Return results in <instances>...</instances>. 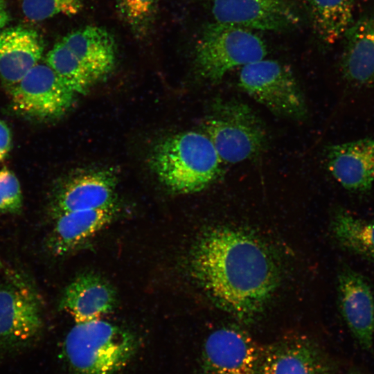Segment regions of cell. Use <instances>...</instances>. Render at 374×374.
I'll list each match as a JSON object with an SVG mask.
<instances>
[{
	"label": "cell",
	"mask_w": 374,
	"mask_h": 374,
	"mask_svg": "<svg viewBox=\"0 0 374 374\" xmlns=\"http://www.w3.org/2000/svg\"><path fill=\"white\" fill-rule=\"evenodd\" d=\"M204 130L224 163L255 158L267 145L261 120L248 105L238 100H218L204 121Z\"/></svg>",
	"instance_id": "277c9868"
},
{
	"label": "cell",
	"mask_w": 374,
	"mask_h": 374,
	"mask_svg": "<svg viewBox=\"0 0 374 374\" xmlns=\"http://www.w3.org/2000/svg\"><path fill=\"white\" fill-rule=\"evenodd\" d=\"M116 213L114 205L66 212L55 217L53 226L46 239V249L58 257L72 253L109 224Z\"/></svg>",
	"instance_id": "5bb4252c"
},
{
	"label": "cell",
	"mask_w": 374,
	"mask_h": 374,
	"mask_svg": "<svg viewBox=\"0 0 374 374\" xmlns=\"http://www.w3.org/2000/svg\"><path fill=\"white\" fill-rule=\"evenodd\" d=\"M332 361L313 339L290 334L260 346L258 374H335Z\"/></svg>",
	"instance_id": "9c48e42d"
},
{
	"label": "cell",
	"mask_w": 374,
	"mask_h": 374,
	"mask_svg": "<svg viewBox=\"0 0 374 374\" xmlns=\"http://www.w3.org/2000/svg\"><path fill=\"white\" fill-rule=\"evenodd\" d=\"M188 271L216 306L247 323L265 309L280 281L278 262L264 242L228 226L199 235L189 253Z\"/></svg>",
	"instance_id": "6da1fadb"
},
{
	"label": "cell",
	"mask_w": 374,
	"mask_h": 374,
	"mask_svg": "<svg viewBox=\"0 0 374 374\" xmlns=\"http://www.w3.org/2000/svg\"><path fill=\"white\" fill-rule=\"evenodd\" d=\"M61 41L97 81L114 70L117 46L114 35L106 28L87 26L69 33Z\"/></svg>",
	"instance_id": "d6986e66"
},
{
	"label": "cell",
	"mask_w": 374,
	"mask_h": 374,
	"mask_svg": "<svg viewBox=\"0 0 374 374\" xmlns=\"http://www.w3.org/2000/svg\"><path fill=\"white\" fill-rule=\"evenodd\" d=\"M22 208V194L15 175L8 168L0 170V211L19 213Z\"/></svg>",
	"instance_id": "d4e9b609"
},
{
	"label": "cell",
	"mask_w": 374,
	"mask_h": 374,
	"mask_svg": "<svg viewBox=\"0 0 374 374\" xmlns=\"http://www.w3.org/2000/svg\"><path fill=\"white\" fill-rule=\"evenodd\" d=\"M239 85L272 113L294 120L307 116L303 93L290 69L265 58L242 67Z\"/></svg>",
	"instance_id": "8992f818"
},
{
	"label": "cell",
	"mask_w": 374,
	"mask_h": 374,
	"mask_svg": "<svg viewBox=\"0 0 374 374\" xmlns=\"http://www.w3.org/2000/svg\"><path fill=\"white\" fill-rule=\"evenodd\" d=\"M339 311L350 333L362 349L373 352L374 293L366 278L347 264L337 275Z\"/></svg>",
	"instance_id": "8fae6325"
},
{
	"label": "cell",
	"mask_w": 374,
	"mask_h": 374,
	"mask_svg": "<svg viewBox=\"0 0 374 374\" xmlns=\"http://www.w3.org/2000/svg\"><path fill=\"white\" fill-rule=\"evenodd\" d=\"M137 347L132 332L100 319L75 323L66 336L63 353L72 374H114Z\"/></svg>",
	"instance_id": "3957f363"
},
{
	"label": "cell",
	"mask_w": 374,
	"mask_h": 374,
	"mask_svg": "<svg viewBox=\"0 0 374 374\" xmlns=\"http://www.w3.org/2000/svg\"><path fill=\"white\" fill-rule=\"evenodd\" d=\"M348 374H357V373H355L353 372V373H350Z\"/></svg>",
	"instance_id": "83f0119b"
},
{
	"label": "cell",
	"mask_w": 374,
	"mask_h": 374,
	"mask_svg": "<svg viewBox=\"0 0 374 374\" xmlns=\"http://www.w3.org/2000/svg\"><path fill=\"white\" fill-rule=\"evenodd\" d=\"M75 93L45 64H37L11 89L12 107L37 120H53L72 106Z\"/></svg>",
	"instance_id": "ba28073f"
},
{
	"label": "cell",
	"mask_w": 374,
	"mask_h": 374,
	"mask_svg": "<svg viewBox=\"0 0 374 374\" xmlns=\"http://www.w3.org/2000/svg\"><path fill=\"white\" fill-rule=\"evenodd\" d=\"M116 303L115 290L107 280L97 274L84 272L64 289L59 308L75 323H82L101 319L114 310Z\"/></svg>",
	"instance_id": "9a60e30c"
},
{
	"label": "cell",
	"mask_w": 374,
	"mask_h": 374,
	"mask_svg": "<svg viewBox=\"0 0 374 374\" xmlns=\"http://www.w3.org/2000/svg\"><path fill=\"white\" fill-rule=\"evenodd\" d=\"M260 346L244 330L222 327L206 338L202 355L204 374H258Z\"/></svg>",
	"instance_id": "30bf717a"
},
{
	"label": "cell",
	"mask_w": 374,
	"mask_h": 374,
	"mask_svg": "<svg viewBox=\"0 0 374 374\" xmlns=\"http://www.w3.org/2000/svg\"><path fill=\"white\" fill-rule=\"evenodd\" d=\"M342 38L340 66L344 79L355 87L371 85L374 83V12L354 21Z\"/></svg>",
	"instance_id": "e0dca14e"
},
{
	"label": "cell",
	"mask_w": 374,
	"mask_h": 374,
	"mask_svg": "<svg viewBox=\"0 0 374 374\" xmlns=\"http://www.w3.org/2000/svg\"><path fill=\"white\" fill-rule=\"evenodd\" d=\"M44 52L38 33L24 26H14L0 34V77L11 89L37 64Z\"/></svg>",
	"instance_id": "ac0fdd59"
},
{
	"label": "cell",
	"mask_w": 374,
	"mask_h": 374,
	"mask_svg": "<svg viewBox=\"0 0 374 374\" xmlns=\"http://www.w3.org/2000/svg\"><path fill=\"white\" fill-rule=\"evenodd\" d=\"M42 328V303L33 287L17 276L0 281V349L26 347Z\"/></svg>",
	"instance_id": "52a82bcc"
},
{
	"label": "cell",
	"mask_w": 374,
	"mask_h": 374,
	"mask_svg": "<svg viewBox=\"0 0 374 374\" xmlns=\"http://www.w3.org/2000/svg\"><path fill=\"white\" fill-rule=\"evenodd\" d=\"M116 186L114 175L105 170L89 172L73 177L55 195L52 204L53 216L116 205Z\"/></svg>",
	"instance_id": "2e32d148"
},
{
	"label": "cell",
	"mask_w": 374,
	"mask_h": 374,
	"mask_svg": "<svg viewBox=\"0 0 374 374\" xmlns=\"http://www.w3.org/2000/svg\"><path fill=\"white\" fill-rule=\"evenodd\" d=\"M45 63L75 94L86 93L98 82L62 41L48 52Z\"/></svg>",
	"instance_id": "7402d4cb"
},
{
	"label": "cell",
	"mask_w": 374,
	"mask_h": 374,
	"mask_svg": "<svg viewBox=\"0 0 374 374\" xmlns=\"http://www.w3.org/2000/svg\"><path fill=\"white\" fill-rule=\"evenodd\" d=\"M267 48L249 29L214 21L205 26L195 48V63L202 78L220 81L231 69L263 59Z\"/></svg>",
	"instance_id": "5b68a950"
},
{
	"label": "cell",
	"mask_w": 374,
	"mask_h": 374,
	"mask_svg": "<svg viewBox=\"0 0 374 374\" xmlns=\"http://www.w3.org/2000/svg\"><path fill=\"white\" fill-rule=\"evenodd\" d=\"M83 7V0H22L25 17L40 21L57 15H75Z\"/></svg>",
	"instance_id": "cb8c5ba5"
},
{
	"label": "cell",
	"mask_w": 374,
	"mask_h": 374,
	"mask_svg": "<svg viewBox=\"0 0 374 374\" xmlns=\"http://www.w3.org/2000/svg\"><path fill=\"white\" fill-rule=\"evenodd\" d=\"M313 29L326 44L343 37L354 22L355 0H306Z\"/></svg>",
	"instance_id": "44dd1931"
},
{
	"label": "cell",
	"mask_w": 374,
	"mask_h": 374,
	"mask_svg": "<svg viewBox=\"0 0 374 374\" xmlns=\"http://www.w3.org/2000/svg\"><path fill=\"white\" fill-rule=\"evenodd\" d=\"M150 166L159 180L179 194L199 192L220 175L222 163L208 136L187 131L166 137L157 143Z\"/></svg>",
	"instance_id": "7a4b0ae2"
},
{
	"label": "cell",
	"mask_w": 374,
	"mask_h": 374,
	"mask_svg": "<svg viewBox=\"0 0 374 374\" xmlns=\"http://www.w3.org/2000/svg\"><path fill=\"white\" fill-rule=\"evenodd\" d=\"M116 11L133 34L143 38L150 32L157 17L159 0H114Z\"/></svg>",
	"instance_id": "603a6c76"
},
{
	"label": "cell",
	"mask_w": 374,
	"mask_h": 374,
	"mask_svg": "<svg viewBox=\"0 0 374 374\" xmlns=\"http://www.w3.org/2000/svg\"><path fill=\"white\" fill-rule=\"evenodd\" d=\"M330 230L344 250L374 264V220L337 208L332 215Z\"/></svg>",
	"instance_id": "ffe728a7"
},
{
	"label": "cell",
	"mask_w": 374,
	"mask_h": 374,
	"mask_svg": "<svg viewBox=\"0 0 374 374\" xmlns=\"http://www.w3.org/2000/svg\"><path fill=\"white\" fill-rule=\"evenodd\" d=\"M215 21L246 28L280 31L299 21L290 0H212Z\"/></svg>",
	"instance_id": "7c38bea8"
},
{
	"label": "cell",
	"mask_w": 374,
	"mask_h": 374,
	"mask_svg": "<svg viewBox=\"0 0 374 374\" xmlns=\"http://www.w3.org/2000/svg\"><path fill=\"white\" fill-rule=\"evenodd\" d=\"M10 20V13L5 0H0V30Z\"/></svg>",
	"instance_id": "4316f807"
},
{
	"label": "cell",
	"mask_w": 374,
	"mask_h": 374,
	"mask_svg": "<svg viewBox=\"0 0 374 374\" xmlns=\"http://www.w3.org/2000/svg\"><path fill=\"white\" fill-rule=\"evenodd\" d=\"M327 167L345 189L368 192L374 183V140L364 138L330 145L326 150Z\"/></svg>",
	"instance_id": "4fadbf2b"
},
{
	"label": "cell",
	"mask_w": 374,
	"mask_h": 374,
	"mask_svg": "<svg viewBox=\"0 0 374 374\" xmlns=\"http://www.w3.org/2000/svg\"><path fill=\"white\" fill-rule=\"evenodd\" d=\"M12 145V135L8 125L0 120V161L8 154Z\"/></svg>",
	"instance_id": "484cf974"
}]
</instances>
